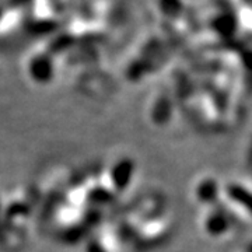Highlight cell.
Masks as SVG:
<instances>
[{"label":"cell","instance_id":"cell-1","mask_svg":"<svg viewBox=\"0 0 252 252\" xmlns=\"http://www.w3.org/2000/svg\"><path fill=\"white\" fill-rule=\"evenodd\" d=\"M1 14H3V10H1V7H0V18H1Z\"/></svg>","mask_w":252,"mask_h":252}]
</instances>
